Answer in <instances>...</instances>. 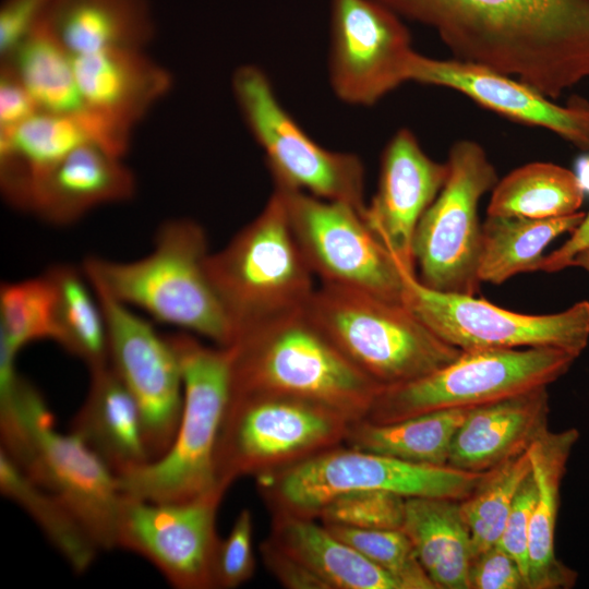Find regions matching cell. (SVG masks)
Masks as SVG:
<instances>
[{
	"label": "cell",
	"mask_w": 589,
	"mask_h": 589,
	"mask_svg": "<svg viewBox=\"0 0 589 589\" xmlns=\"http://www.w3.org/2000/svg\"><path fill=\"white\" fill-rule=\"evenodd\" d=\"M436 32L457 60L549 98L589 79V0H376Z\"/></svg>",
	"instance_id": "cell-1"
},
{
	"label": "cell",
	"mask_w": 589,
	"mask_h": 589,
	"mask_svg": "<svg viewBox=\"0 0 589 589\" xmlns=\"http://www.w3.org/2000/svg\"><path fill=\"white\" fill-rule=\"evenodd\" d=\"M232 351V394H268L363 420L382 389L358 370L305 309L240 333Z\"/></svg>",
	"instance_id": "cell-2"
},
{
	"label": "cell",
	"mask_w": 589,
	"mask_h": 589,
	"mask_svg": "<svg viewBox=\"0 0 589 589\" xmlns=\"http://www.w3.org/2000/svg\"><path fill=\"white\" fill-rule=\"evenodd\" d=\"M208 242L188 218L164 223L153 251L133 262L91 256L83 272L91 284L152 318L228 347L235 332L207 271Z\"/></svg>",
	"instance_id": "cell-3"
},
{
	"label": "cell",
	"mask_w": 589,
	"mask_h": 589,
	"mask_svg": "<svg viewBox=\"0 0 589 589\" xmlns=\"http://www.w3.org/2000/svg\"><path fill=\"white\" fill-rule=\"evenodd\" d=\"M181 368L183 402L168 450L119 476L121 492L152 502H180L224 492L216 449L232 394L230 347L207 346L190 334L167 336Z\"/></svg>",
	"instance_id": "cell-4"
},
{
	"label": "cell",
	"mask_w": 589,
	"mask_h": 589,
	"mask_svg": "<svg viewBox=\"0 0 589 589\" xmlns=\"http://www.w3.org/2000/svg\"><path fill=\"white\" fill-rule=\"evenodd\" d=\"M1 448L32 480L61 498L100 550L117 548L123 496L117 474L74 432L61 433L45 398L20 376L0 406Z\"/></svg>",
	"instance_id": "cell-5"
},
{
	"label": "cell",
	"mask_w": 589,
	"mask_h": 589,
	"mask_svg": "<svg viewBox=\"0 0 589 589\" xmlns=\"http://www.w3.org/2000/svg\"><path fill=\"white\" fill-rule=\"evenodd\" d=\"M207 271L233 340L247 329L304 310L316 289L277 190L224 249L208 255Z\"/></svg>",
	"instance_id": "cell-6"
},
{
	"label": "cell",
	"mask_w": 589,
	"mask_h": 589,
	"mask_svg": "<svg viewBox=\"0 0 589 589\" xmlns=\"http://www.w3.org/2000/svg\"><path fill=\"white\" fill-rule=\"evenodd\" d=\"M305 312L381 388L423 377L461 353L437 337L405 303L364 291L321 284Z\"/></svg>",
	"instance_id": "cell-7"
},
{
	"label": "cell",
	"mask_w": 589,
	"mask_h": 589,
	"mask_svg": "<svg viewBox=\"0 0 589 589\" xmlns=\"http://www.w3.org/2000/svg\"><path fill=\"white\" fill-rule=\"evenodd\" d=\"M490 473L413 464L340 444L256 481L272 514L316 518L330 500L353 491L462 501Z\"/></svg>",
	"instance_id": "cell-8"
},
{
	"label": "cell",
	"mask_w": 589,
	"mask_h": 589,
	"mask_svg": "<svg viewBox=\"0 0 589 589\" xmlns=\"http://www.w3.org/2000/svg\"><path fill=\"white\" fill-rule=\"evenodd\" d=\"M231 88L245 127L263 151L275 189L341 202L363 217L365 171L356 154L316 143L280 104L260 67H238Z\"/></svg>",
	"instance_id": "cell-9"
},
{
	"label": "cell",
	"mask_w": 589,
	"mask_h": 589,
	"mask_svg": "<svg viewBox=\"0 0 589 589\" xmlns=\"http://www.w3.org/2000/svg\"><path fill=\"white\" fill-rule=\"evenodd\" d=\"M577 357L562 349L467 350L418 380L382 388L363 420L389 423L430 411L473 408L548 387Z\"/></svg>",
	"instance_id": "cell-10"
},
{
	"label": "cell",
	"mask_w": 589,
	"mask_h": 589,
	"mask_svg": "<svg viewBox=\"0 0 589 589\" xmlns=\"http://www.w3.org/2000/svg\"><path fill=\"white\" fill-rule=\"evenodd\" d=\"M350 422L306 400L268 394L231 396L216 449L218 484L268 474L344 444Z\"/></svg>",
	"instance_id": "cell-11"
},
{
	"label": "cell",
	"mask_w": 589,
	"mask_h": 589,
	"mask_svg": "<svg viewBox=\"0 0 589 589\" xmlns=\"http://www.w3.org/2000/svg\"><path fill=\"white\" fill-rule=\"evenodd\" d=\"M446 163V181L414 232L417 278L437 291L474 296L481 284L478 206L497 183V175L484 149L468 140L452 146Z\"/></svg>",
	"instance_id": "cell-12"
},
{
	"label": "cell",
	"mask_w": 589,
	"mask_h": 589,
	"mask_svg": "<svg viewBox=\"0 0 589 589\" xmlns=\"http://www.w3.org/2000/svg\"><path fill=\"white\" fill-rule=\"evenodd\" d=\"M404 303L437 337L460 349L557 348L578 357L589 341V302L553 314H524L470 294L442 292L405 274Z\"/></svg>",
	"instance_id": "cell-13"
},
{
	"label": "cell",
	"mask_w": 589,
	"mask_h": 589,
	"mask_svg": "<svg viewBox=\"0 0 589 589\" xmlns=\"http://www.w3.org/2000/svg\"><path fill=\"white\" fill-rule=\"evenodd\" d=\"M277 190V189H274ZM296 241L321 284L404 303L405 274L352 206L280 191Z\"/></svg>",
	"instance_id": "cell-14"
},
{
	"label": "cell",
	"mask_w": 589,
	"mask_h": 589,
	"mask_svg": "<svg viewBox=\"0 0 589 589\" xmlns=\"http://www.w3.org/2000/svg\"><path fill=\"white\" fill-rule=\"evenodd\" d=\"M414 50L399 15L376 0H332L328 80L336 97L372 106L408 82Z\"/></svg>",
	"instance_id": "cell-15"
},
{
	"label": "cell",
	"mask_w": 589,
	"mask_h": 589,
	"mask_svg": "<svg viewBox=\"0 0 589 589\" xmlns=\"http://www.w3.org/2000/svg\"><path fill=\"white\" fill-rule=\"evenodd\" d=\"M224 495L152 502L123 494L117 548L146 558L177 589H213L216 517Z\"/></svg>",
	"instance_id": "cell-16"
},
{
	"label": "cell",
	"mask_w": 589,
	"mask_h": 589,
	"mask_svg": "<svg viewBox=\"0 0 589 589\" xmlns=\"http://www.w3.org/2000/svg\"><path fill=\"white\" fill-rule=\"evenodd\" d=\"M91 285L106 318L108 362L139 405L149 459L155 460L170 447L180 421L183 382L178 356L149 322Z\"/></svg>",
	"instance_id": "cell-17"
},
{
	"label": "cell",
	"mask_w": 589,
	"mask_h": 589,
	"mask_svg": "<svg viewBox=\"0 0 589 589\" xmlns=\"http://www.w3.org/2000/svg\"><path fill=\"white\" fill-rule=\"evenodd\" d=\"M447 175V163L430 158L409 129L398 130L383 151L377 190L363 219L406 272L416 273L414 232Z\"/></svg>",
	"instance_id": "cell-18"
},
{
	"label": "cell",
	"mask_w": 589,
	"mask_h": 589,
	"mask_svg": "<svg viewBox=\"0 0 589 589\" xmlns=\"http://www.w3.org/2000/svg\"><path fill=\"white\" fill-rule=\"evenodd\" d=\"M408 81L455 89L507 118L548 129L589 148V106H558L532 87L491 69L457 59H432L414 51Z\"/></svg>",
	"instance_id": "cell-19"
},
{
	"label": "cell",
	"mask_w": 589,
	"mask_h": 589,
	"mask_svg": "<svg viewBox=\"0 0 589 589\" xmlns=\"http://www.w3.org/2000/svg\"><path fill=\"white\" fill-rule=\"evenodd\" d=\"M22 81L40 111L82 121L96 143L122 157L130 144V132L94 112L86 104L74 71L73 55L56 36L48 19L5 60Z\"/></svg>",
	"instance_id": "cell-20"
},
{
	"label": "cell",
	"mask_w": 589,
	"mask_h": 589,
	"mask_svg": "<svg viewBox=\"0 0 589 589\" xmlns=\"http://www.w3.org/2000/svg\"><path fill=\"white\" fill-rule=\"evenodd\" d=\"M134 191V176L121 157L88 143L37 181L22 209L48 223L68 225L96 206L132 197Z\"/></svg>",
	"instance_id": "cell-21"
},
{
	"label": "cell",
	"mask_w": 589,
	"mask_h": 589,
	"mask_svg": "<svg viewBox=\"0 0 589 589\" xmlns=\"http://www.w3.org/2000/svg\"><path fill=\"white\" fill-rule=\"evenodd\" d=\"M546 388L471 408L454 436L447 465L482 472L527 452L548 430Z\"/></svg>",
	"instance_id": "cell-22"
},
{
	"label": "cell",
	"mask_w": 589,
	"mask_h": 589,
	"mask_svg": "<svg viewBox=\"0 0 589 589\" xmlns=\"http://www.w3.org/2000/svg\"><path fill=\"white\" fill-rule=\"evenodd\" d=\"M73 62L87 106L129 131L172 84L171 75L140 49L73 56Z\"/></svg>",
	"instance_id": "cell-23"
},
{
	"label": "cell",
	"mask_w": 589,
	"mask_h": 589,
	"mask_svg": "<svg viewBox=\"0 0 589 589\" xmlns=\"http://www.w3.org/2000/svg\"><path fill=\"white\" fill-rule=\"evenodd\" d=\"M85 400L70 431L117 474L149 461L137 402L109 363L89 369Z\"/></svg>",
	"instance_id": "cell-24"
},
{
	"label": "cell",
	"mask_w": 589,
	"mask_h": 589,
	"mask_svg": "<svg viewBox=\"0 0 589 589\" xmlns=\"http://www.w3.org/2000/svg\"><path fill=\"white\" fill-rule=\"evenodd\" d=\"M578 437L574 428L560 432L548 429L527 449L537 486L530 525L528 589L569 588L576 581V573L556 558L554 540L561 484Z\"/></svg>",
	"instance_id": "cell-25"
},
{
	"label": "cell",
	"mask_w": 589,
	"mask_h": 589,
	"mask_svg": "<svg viewBox=\"0 0 589 589\" xmlns=\"http://www.w3.org/2000/svg\"><path fill=\"white\" fill-rule=\"evenodd\" d=\"M325 589H400L396 580L316 518L273 514L267 538Z\"/></svg>",
	"instance_id": "cell-26"
},
{
	"label": "cell",
	"mask_w": 589,
	"mask_h": 589,
	"mask_svg": "<svg viewBox=\"0 0 589 589\" xmlns=\"http://www.w3.org/2000/svg\"><path fill=\"white\" fill-rule=\"evenodd\" d=\"M88 143L98 145L82 121L45 111L14 129L0 130V182L5 199L22 209L33 185Z\"/></svg>",
	"instance_id": "cell-27"
},
{
	"label": "cell",
	"mask_w": 589,
	"mask_h": 589,
	"mask_svg": "<svg viewBox=\"0 0 589 589\" xmlns=\"http://www.w3.org/2000/svg\"><path fill=\"white\" fill-rule=\"evenodd\" d=\"M48 24L73 56L142 50L154 34L147 0H55Z\"/></svg>",
	"instance_id": "cell-28"
},
{
	"label": "cell",
	"mask_w": 589,
	"mask_h": 589,
	"mask_svg": "<svg viewBox=\"0 0 589 589\" xmlns=\"http://www.w3.org/2000/svg\"><path fill=\"white\" fill-rule=\"evenodd\" d=\"M460 501L406 498L402 530L436 589H468L471 541Z\"/></svg>",
	"instance_id": "cell-29"
},
{
	"label": "cell",
	"mask_w": 589,
	"mask_h": 589,
	"mask_svg": "<svg viewBox=\"0 0 589 589\" xmlns=\"http://www.w3.org/2000/svg\"><path fill=\"white\" fill-rule=\"evenodd\" d=\"M471 408L425 412L389 423H350L344 444L400 460L448 466L454 436Z\"/></svg>",
	"instance_id": "cell-30"
},
{
	"label": "cell",
	"mask_w": 589,
	"mask_h": 589,
	"mask_svg": "<svg viewBox=\"0 0 589 589\" xmlns=\"http://www.w3.org/2000/svg\"><path fill=\"white\" fill-rule=\"evenodd\" d=\"M585 215L577 212L548 219L486 215L479 264L481 283L500 285L518 274L540 271L545 248L574 231Z\"/></svg>",
	"instance_id": "cell-31"
},
{
	"label": "cell",
	"mask_w": 589,
	"mask_h": 589,
	"mask_svg": "<svg viewBox=\"0 0 589 589\" xmlns=\"http://www.w3.org/2000/svg\"><path fill=\"white\" fill-rule=\"evenodd\" d=\"M0 491L36 522L76 574L85 573L100 550L71 508L32 480L0 449Z\"/></svg>",
	"instance_id": "cell-32"
},
{
	"label": "cell",
	"mask_w": 589,
	"mask_h": 589,
	"mask_svg": "<svg viewBox=\"0 0 589 589\" xmlns=\"http://www.w3.org/2000/svg\"><path fill=\"white\" fill-rule=\"evenodd\" d=\"M584 192L573 171L551 163H530L497 181L486 215L563 217L578 212Z\"/></svg>",
	"instance_id": "cell-33"
},
{
	"label": "cell",
	"mask_w": 589,
	"mask_h": 589,
	"mask_svg": "<svg viewBox=\"0 0 589 589\" xmlns=\"http://www.w3.org/2000/svg\"><path fill=\"white\" fill-rule=\"evenodd\" d=\"M46 273L57 293V344L84 361L88 369L109 363L104 310L83 269L63 264Z\"/></svg>",
	"instance_id": "cell-34"
},
{
	"label": "cell",
	"mask_w": 589,
	"mask_h": 589,
	"mask_svg": "<svg viewBox=\"0 0 589 589\" xmlns=\"http://www.w3.org/2000/svg\"><path fill=\"white\" fill-rule=\"evenodd\" d=\"M0 320V341L15 353L34 341L57 342V293L49 275L2 284Z\"/></svg>",
	"instance_id": "cell-35"
},
{
	"label": "cell",
	"mask_w": 589,
	"mask_h": 589,
	"mask_svg": "<svg viewBox=\"0 0 589 589\" xmlns=\"http://www.w3.org/2000/svg\"><path fill=\"white\" fill-rule=\"evenodd\" d=\"M530 471L525 452L492 469L488 478L459 502L470 534L472 558L497 544L516 494Z\"/></svg>",
	"instance_id": "cell-36"
},
{
	"label": "cell",
	"mask_w": 589,
	"mask_h": 589,
	"mask_svg": "<svg viewBox=\"0 0 589 589\" xmlns=\"http://www.w3.org/2000/svg\"><path fill=\"white\" fill-rule=\"evenodd\" d=\"M324 525L337 538L392 576L400 589H436L402 529H358Z\"/></svg>",
	"instance_id": "cell-37"
},
{
	"label": "cell",
	"mask_w": 589,
	"mask_h": 589,
	"mask_svg": "<svg viewBox=\"0 0 589 589\" xmlns=\"http://www.w3.org/2000/svg\"><path fill=\"white\" fill-rule=\"evenodd\" d=\"M406 498L387 491H353L336 496L318 512L326 525L358 529H401Z\"/></svg>",
	"instance_id": "cell-38"
},
{
	"label": "cell",
	"mask_w": 589,
	"mask_h": 589,
	"mask_svg": "<svg viewBox=\"0 0 589 589\" xmlns=\"http://www.w3.org/2000/svg\"><path fill=\"white\" fill-rule=\"evenodd\" d=\"M253 516L240 510L225 539H219L213 564L214 588L235 589L254 574Z\"/></svg>",
	"instance_id": "cell-39"
},
{
	"label": "cell",
	"mask_w": 589,
	"mask_h": 589,
	"mask_svg": "<svg viewBox=\"0 0 589 589\" xmlns=\"http://www.w3.org/2000/svg\"><path fill=\"white\" fill-rule=\"evenodd\" d=\"M537 486L531 474L522 481L497 542L517 562L528 585L529 539Z\"/></svg>",
	"instance_id": "cell-40"
},
{
	"label": "cell",
	"mask_w": 589,
	"mask_h": 589,
	"mask_svg": "<svg viewBox=\"0 0 589 589\" xmlns=\"http://www.w3.org/2000/svg\"><path fill=\"white\" fill-rule=\"evenodd\" d=\"M55 0H3L0 58L5 60L49 16Z\"/></svg>",
	"instance_id": "cell-41"
},
{
	"label": "cell",
	"mask_w": 589,
	"mask_h": 589,
	"mask_svg": "<svg viewBox=\"0 0 589 589\" xmlns=\"http://www.w3.org/2000/svg\"><path fill=\"white\" fill-rule=\"evenodd\" d=\"M468 589H528V585L517 562L495 544L472 558Z\"/></svg>",
	"instance_id": "cell-42"
},
{
	"label": "cell",
	"mask_w": 589,
	"mask_h": 589,
	"mask_svg": "<svg viewBox=\"0 0 589 589\" xmlns=\"http://www.w3.org/2000/svg\"><path fill=\"white\" fill-rule=\"evenodd\" d=\"M39 108L15 72L5 63L0 70V130H10L39 112Z\"/></svg>",
	"instance_id": "cell-43"
},
{
	"label": "cell",
	"mask_w": 589,
	"mask_h": 589,
	"mask_svg": "<svg viewBox=\"0 0 589 589\" xmlns=\"http://www.w3.org/2000/svg\"><path fill=\"white\" fill-rule=\"evenodd\" d=\"M263 562L273 576L290 589H325L305 567L277 549L269 540L261 544Z\"/></svg>",
	"instance_id": "cell-44"
},
{
	"label": "cell",
	"mask_w": 589,
	"mask_h": 589,
	"mask_svg": "<svg viewBox=\"0 0 589 589\" xmlns=\"http://www.w3.org/2000/svg\"><path fill=\"white\" fill-rule=\"evenodd\" d=\"M589 247V213L585 215L580 225L572 231L570 237L558 249L544 255L540 271L546 273L560 272L569 267L573 257Z\"/></svg>",
	"instance_id": "cell-45"
},
{
	"label": "cell",
	"mask_w": 589,
	"mask_h": 589,
	"mask_svg": "<svg viewBox=\"0 0 589 589\" xmlns=\"http://www.w3.org/2000/svg\"><path fill=\"white\" fill-rule=\"evenodd\" d=\"M580 267L589 274V247L578 252L572 260L569 267Z\"/></svg>",
	"instance_id": "cell-46"
},
{
	"label": "cell",
	"mask_w": 589,
	"mask_h": 589,
	"mask_svg": "<svg viewBox=\"0 0 589 589\" xmlns=\"http://www.w3.org/2000/svg\"><path fill=\"white\" fill-rule=\"evenodd\" d=\"M580 176H577L584 191H589V159H584L579 165Z\"/></svg>",
	"instance_id": "cell-47"
}]
</instances>
